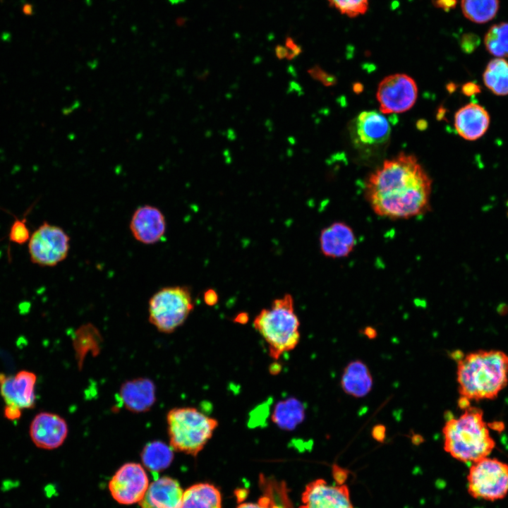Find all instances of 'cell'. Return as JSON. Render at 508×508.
<instances>
[{
  "instance_id": "obj_3",
  "label": "cell",
  "mask_w": 508,
  "mask_h": 508,
  "mask_svg": "<svg viewBox=\"0 0 508 508\" xmlns=\"http://www.w3.org/2000/svg\"><path fill=\"white\" fill-rule=\"evenodd\" d=\"M444 449L454 459L473 463L488 456L495 447L483 411L468 406L459 418L447 419L443 430Z\"/></svg>"
},
{
  "instance_id": "obj_24",
  "label": "cell",
  "mask_w": 508,
  "mask_h": 508,
  "mask_svg": "<svg viewBox=\"0 0 508 508\" xmlns=\"http://www.w3.org/2000/svg\"><path fill=\"white\" fill-rule=\"evenodd\" d=\"M485 86L495 95H508V61L495 58L486 66L483 74Z\"/></svg>"
},
{
  "instance_id": "obj_7",
  "label": "cell",
  "mask_w": 508,
  "mask_h": 508,
  "mask_svg": "<svg viewBox=\"0 0 508 508\" xmlns=\"http://www.w3.org/2000/svg\"><path fill=\"white\" fill-rule=\"evenodd\" d=\"M468 492L473 498L502 500L508 493V464L484 457L471 464L467 476Z\"/></svg>"
},
{
  "instance_id": "obj_6",
  "label": "cell",
  "mask_w": 508,
  "mask_h": 508,
  "mask_svg": "<svg viewBox=\"0 0 508 508\" xmlns=\"http://www.w3.org/2000/svg\"><path fill=\"white\" fill-rule=\"evenodd\" d=\"M193 308V298L188 287H163L149 300L148 319L158 331L169 334L185 322Z\"/></svg>"
},
{
  "instance_id": "obj_13",
  "label": "cell",
  "mask_w": 508,
  "mask_h": 508,
  "mask_svg": "<svg viewBox=\"0 0 508 508\" xmlns=\"http://www.w3.org/2000/svg\"><path fill=\"white\" fill-rule=\"evenodd\" d=\"M298 508H354L348 487L332 485L324 479L314 480L308 483L301 495Z\"/></svg>"
},
{
  "instance_id": "obj_32",
  "label": "cell",
  "mask_w": 508,
  "mask_h": 508,
  "mask_svg": "<svg viewBox=\"0 0 508 508\" xmlns=\"http://www.w3.org/2000/svg\"><path fill=\"white\" fill-rule=\"evenodd\" d=\"M349 471L334 464L332 466V476L337 485H343L348 478Z\"/></svg>"
},
{
  "instance_id": "obj_19",
  "label": "cell",
  "mask_w": 508,
  "mask_h": 508,
  "mask_svg": "<svg viewBox=\"0 0 508 508\" xmlns=\"http://www.w3.org/2000/svg\"><path fill=\"white\" fill-rule=\"evenodd\" d=\"M183 491L174 478L164 476L149 485L141 508H181Z\"/></svg>"
},
{
  "instance_id": "obj_31",
  "label": "cell",
  "mask_w": 508,
  "mask_h": 508,
  "mask_svg": "<svg viewBox=\"0 0 508 508\" xmlns=\"http://www.w3.org/2000/svg\"><path fill=\"white\" fill-rule=\"evenodd\" d=\"M309 73L313 78L321 81L325 85H332L336 82V78L332 75L326 73L318 66L311 68Z\"/></svg>"
},
{
  "instance_id": "obj_11",
  "label": "cell",
  "mask_w": 508,
  "mask_h": 508,
  "mask_svg": "<svg viewBox=\"0 0 508 508\" xmlns=\"http://www.w3.org/2000/svg\"><path fill=\"white\" fill-rule=\"evenodd\" d=\"M391 126L382 113L365 111L358 114L350 125V135L356 147L375 150L389 140Z\"/></svg>"
},
{
  "instance_id": "obj_25",
  "label": "cell",
  "mask_w": 508,
  "mask_h": 508,
  "mask_svg": "<svg viewBox=\"0 0 508 508\" xmlns=\"http://www.w3.org/2000/svg\"><path fill=\"white\" fill-rule=\"evenodd\" d=\"M499 6V0H461L464 16L471 22L479 24L492 20Z\"/></svg>"
},
{
  "instance_id": "obj_18",
  "label": "cell",
  "mask_w": 508,
  "mask_h": 508,
  "mask_svg": "<svg viewBox=\"0 0 508 508\" xmlns=\"http://www.w3.org/2000/svg\"><path fill=\"white\" fill-rule=\"evenodd\" d=\"M490 117L488 111L476 103L461 107L454 114V125L459 135L466 140H476L488 131Z\"/></svg>"
},
{
  "instance_id": "obj_16",
  "label": "cell",
  "mask_w": 508,
  "mask_h": 508,
  "mask_svg": "<svg viewBox=\"0 0 508 508\" xmlns=\"http://www.w3.org/2000/svg\"><path fill=\"white\" fill-rule=\"evenodd\" d=\"M322 253L330 258H343L354 250L356 238L353 229L346 222H335L324 228L319 238Z\"/></svg>"
},
{
  "instance_id": "obj_39",
  "label": "cell",
  "mask_w": 508,
  "mask_h": 508,
  "mask_svg": "<svg viewBox=\"0 0 508 508\" xmlns=\"http://www.w3.org/2000/svg\"><path fill=\"white\" fill-rule=\"evenodd\" d=\"M275 54L278 59H283L288 57L289 50L286 47L277 45L275 47Z\"/></svg>"
},
{
  "instance_id": "obj_23",
  "label": "cell",
  "mask_w": 508,
  "mask_h": 508,
  "mask_svg": "<svg viewBox=\"0 0 508 508\" xmlns=\"http://www.w3.org/2000/svg\"><path fill=\"white\" fill-rule=\"evenodd\" d=\"M260 481L264 493L258 502H243L236 508H291L285 485L265 479Z\"/></svg>"
},
{
  "instance_id": "obj_36",
  "label": "cell",
  "mask_w": 508,
  "mask_h": 508,
  "mask_svg": "<svg viewBox=\"0 0 508 508\" xmlns=\"http://www.w3.org/2000/svg\"><path fill=\"white\" fill-rule=\"evenodd\" d=\"M372 436L377 442H384L386 437V428L382 424L375 425L372 429Z\"/></svg>"
},
{
  "instance_id": "obj_43",
  "label": "cell",
  "mask_w": 508,
  "mask_h": 508,
  "mask_svg": "<svg viewBox=\"0 0 508 508\" xmlns=\"http://www.w3.org/2000/svg\"><path fill=\"white\" fill-rule=\"evenodd\" d=\"M411 440H412L413 444H414L416 445H418L423 442V437L420 435L414 434L411 437Z\"/></svg>"
},
{
  "instance_id": "obj_30",
  "label": "cell",
  "mask_w": 508,
  "mask_h": 508,
  "mask_svg": "<svg viewBox=\"0 0 508 508\" xmlns=\"http://www.w3.org/2000/svg\"><path fill=\"white\" fill-rule=\"evenodd\" d=\"M480 44V38L473 33H466L461 37L460 45L464 52L472 53Z\"/></svg>"
},
{
  "instance_id": "obj_40",
  "label": "cell",
  "mask_w": 508,
  "mask_h": 508,
  "mask_svg": "<svg viewBox=\"0 0 508 508\" xmlns=\"http://www.w3.org/2000/svg\"><path fill=\"white\" fill-rule=\"evenodd\" d=\"M363 334L369 339H375L377 335V331L373 327H366L363 329Z\"/></svg>"
},
{
  "instance_id": "obj_42",
  "label": "cell",
  "mask_w": 508,
  "mask_h": 508,
  "mask_svg": "<svg viewBox=\"0 0 508 508\" xmlns=\"http://www.w3.org/2000/svg\"><path fill=\"white\" fill-rule=\"evenodd\" d=\"M291 91H293V92L294 91V92H298V93H299L300 92L302 91V88H301V87L299 85L298 83H297L295 82V81H291V82L289 83V89H288V92H290Z\"/></svg>"
},
{
  "instance_id": "obj_2",
  "label": "cell",
  "mask_w": 508,
  "mask_h": 508,
  "mask_svg": "<svg viewBox=\"0 0 508 508\" xmlns=\"http://www.w3.org/2000/svg\"><path fill=\"white\" fill-rule=\"evenodd\" d=\"M461 397L468 400L494 399L508 383V355L500 350H478L457 361Z\"/></svg>"
},
{
  "instance_id": "obj_17",
  "label": "cell",
  "mask_w": 508,
  "mask_h": 508,
  "mask_svg": "<svg viewBox=\"0 0 508 508\" xmlns=\"http://www.w3.org/2000/svg\"><path fill=\"white\" fill-rule=\"evenodd\" d=\"M156 388L149 378L138 377L128 380L121 386L119 397L123 406L131 412L149 411L156 401Z\"/></svg>"
},
{
  "instance_id": "obj_29",
  "label": "cell",
  "mask_w": 508,
  "mask_h": 508,
  "mask_svg": "<svg viewBox=\"0 0 508 508\" xmlns=\"http://www.w3.org/2000/svg\"><path fill=\"white\" fill-rule=\"evenodd\" d=\"M31 208L32 207L28 210L23 218L20 219L15 217V220L12 223L8 232V240L11 243L23 245L28 242L31 233L26 223V216L31 210Z\"/></svg>"
},
{
  "instance_id": "obj_4",
  "label": "cell",
  "mask_w": 508,
  "mask_h": 508,
  "mask_svg": "<svg viewBox=\"0 0 508 508\" xmlns=\"http://www.w3.org/2000/svg\"><path fill=\"white\" fill-rule=\"evenodd\" d=\"M253 326L267 343L273 359L294 349L300 340V322L291 295L285 294L262 309L254 319Z\"/></svg>"
},
{
  "instance_id": "obj_14",
  "label": "cell",
  "mask_w": 508,
  "mask_h": 508,
  "mask_svg": "<svg viewBox=\"0 0 508 508\" xmlns=\"http://www.w3.org/2000/svg\"><path fill=\"white\" fill-rule=\"evenodd\" d=\"M68 433L66 421L61 416L47 411L38 413L32 418L29 435L38 448L52 450L61 446Z\"/></svg>"
},
{
  "instance_id": "obj_28",
  "label": "cell",
  "mask_w": 508,
  "mask_h": 508,
  "mask_svg": "<svg viewBox=\"0 0 508 508\" xmlns=\"http://www.w3.org/2000/svg\"><path fill=\"white\" fill-rule=\"evenodd\" d=\"M329 5L349 18L363 15L368 9L369 0H327Z\"/></svg>"
},
{
  "instance_id": "obj_12",
  "label": "cell",
  "mask_w": 508,
  "mask_h": 508,
  "mask_svg": "<svg viewBox=\"0 0 508 508\" xmlns=\"http://www.w3.org/2000/svg\"><path fill=\"white\" fill-rule=\"evenodd\" d=\"M35 373L22 370L13 375L0 373V394L6 406L32 409L36 402Z\"/></svg>"
},
{
  "instance_id": "obj_35",
  "label": "cell",
  "mask_w": 508,
  "mask_h": 508,
  "mask_svg": "<svg viewBox=\"0 0 508 508\" xmlns=\"http://www.w3.org/2000/svg\"><path fill=\"white\" fill-rule=\"evenodd\" d=\"M4 417L11 421H15L20 418L22 410L14 406H6L4 409Z\"/></svg>"
},
{
  "instance_id": "obj_37",
  "label": "cell",
  "mask_w": 508,
  "mask_h": 508,
  "mask_svg": "<svg viewBox=\"0 0 508 508\" xmlns=\"http://www.w3.org/2000/svg\"><path fill=\"white\" fill-rule=\"evenodd\" d=\"M459 0H435V7L449 11L456 7Z\"/></svg>"
},
{
  "instance_id": "obj_27",
  "label": "cell",
  "mask_w": 508,
  "mask_h": 508,
  "mask_svg": "<svg viewBox=\"0 0 508 508\" xmlns=\"http://www.w3.org/2000/svg\"><path fill=\"white\" fill-rule=\"evenodd\" d=\"M289 416H291L297 421H300L303 417V408L296 401H287L278 405L274 411V419L282 427L289 428L294 426Z\"/></svg>"
},
{
  "instance_id": "obj_8",
  "label": "cell",
  "mask_w": 508,
  "mask_h": 508,
  "mask_svg": "<svg viewBox=\"0 0 508 508\" xmlns=\"http://www.w3.org/2000/svg\"><path fill=\"white\" fill-rule=\"evenodd\" d=\"M30 261L41 267H54L67 257L70 237L60 226L44 222L28 242Z\"/></svg>"
},
{
  "instance_id": "obj_26",
  "label": "cell",
  "mask_w": 508,
  "mask_h": 508,
  "mask_svg": "<svg viewBox=\"0 0 508 508\" xmlns=\"http://www.w3.org/2000/svg\"><path fill=\"white\" fill-rule=\"evenodd\" d=\"M487 51L497 58L508 57V23L492 25L484 37Z\"/></svg>"
},
{
  "instance_id": "obj_5",
  "label": "cell",
  "mask_w": 508,
  "mask_h": 508,
  "mask_svg": "<svg viewBox=\"0 0 508 508\" xmlns=\"http://www.w3.org/2000/svg\"><path fill=\"white\" fill-rule=\"evenodd\" d=\"M170 446L196 456L211 439L218 421L194 407H177L167 415Z\"/></svg>"
},
{
  "instance_id": "obj_1",
  "label": "cell",
  "mask_w": 508,
  "mask_h": 508,
  "mask_svg": "<svg viewBox=\"0 0 508 508\" xmlns=\"http://www.w3.org/2000/svg\"><path fill=\"white\" fill-rule=\"evenodd\" d=\"M432 180L412 155L385 160L368 177L365 196L373 211L391 219H407L430 208Z\"/></svg>"
},
{
  "instance_id": "obj_9",
  "label": "cell",
  "mask_w": 508,
  "mask_h": 508,
  "mask_svg": "<svg viewBox=\"0 0 508 508\" xmlns=\"http://www.w3.org/2000/svg\"><path fill=\"white\" fill-rule=\"evenodd\" d=\"M418 97L415 80L404 73H394L379 83L376 97L381 113L398 114L410 109Z\"/></svg>"
},
{
  "instance_id": "obj_22",
  "label": "cell",
  "mask_w": 508,
  "mask_h": 508,
  "mask_svg": "<svg viewBox=\"0 0 508 508\" xmlns=\"http://www.w3.org/2000/svg\"><path fill=\"white\" fill-rule=\"evenodd\" d=\"M173 449L160 440L148 442L142 449L140 457L143 466L156 473L167 468L174 459Z\"/></svg>"
},
{
  "instance_id": "obj_41",
  "label": "cell",
  "mask_w": 508,
  "mask_h": 508,
  "mask_svg": "<svg viewBox=\"0 0 508 508\" xmlns=\"http://www.w3.org/2000/svg\"><path fill=\"white\" fill-rule=\"evenodd\" d=\"M469 401L470 400H468L467 398L461 396L458 401L459 407L464 410L466 409V408L470 406Z\"/></svg>"
},
{
  "instance_id": "obj_38",
  "label": "cell",
  "mask_w": 508,
  "mask_h": 508,
  "mask_svg": "<svg viewBox=\"0 0 508 508\" xmlns=\"http://www.w3.org/2000/svg\"><path fill=\"white\" fill-rule=\"evenodd\" d=\"M204 300L207 305L213 306L217 302L218 296L213 289H208L204 294Z\"/></svg>"
},
{
  "instance_id": "obj_21",
  "label": "cell",
  "mask_w": 508,
  "mask_h": 508,
  "mask_svg": "<svg viewBox=\"0 0 508 508\" xmlns=\"http://www.w3.org/2000/svg\"><path fill=\"white\" fill-rule=\"evenodd\" d=\"M181 508H222L219 489L209 483H199L183 491Z\"/></svg>"
},
{
  "instance_id": "obj_33",
  "label": "cell",
  "mask_w": 508,
  "mask_h": 508,
  "mask_svg": "<svg viewBox=\"0 0 508 508\" xmlns=\"http://www.w3.org/2000/svg\"><path fill=\"white\" fill-rule=\"evenodd\" d=\"M286 47L289 50V55L287 57L289 59H294L298 56L302 51L301 47L296 44L291 37L286 38Z\"/></svg>"
},
{
  "instance_id": "obj_34",
  "label": "cell",
  "mask_w": 508,
  "mask_h": 508,
  "mask_svg": "<svg viewBox=\"0 0 508 508\" xmlns=\"http://www.w3.org/2000/svg\"><path fill=\"white\" fill-rule=\"evenodd\" d=\"M461 90L466 96H473L481 92V87L474 82H468L463 85Z\"/></svg>"
},
{
  "instance_id": "obj_10",
  "label": "cell",
  "mask_w": 508,
  "mask_h": 508,
  "mask_svg": "<svg viewBox=\"0 0 508 508\" xmlns=\"http://www.w3.org/2000/svg\"><path fill=\"white\" fill-rule=\"evenodd\" d=\"M148 486V477L143 466L135 462H128L119 467L108 485L114 500L126 505L139 503Z\"/></svg>"
},
{
  "instance_id": "obj_20",
  "label": "cell",
  "mask_w": 508,
  "mask_h": 508,
  "mask_svg": "<svg viewBox=\"0 0 508 508\" xmlns=\"http://www.w3.org/2000/svg\"><path fill=\"white\" fill-rule=\"evenodd\" d=\"M344 391L355 397L367 395L373 387V378L366 365L361 361H353L345 368L341 379Z\"/></svg>"
},
{
  "instance_id": "obj_15",
  "label": "cell",
  "mask_w": 508,
  "mask_h": 508,
  "mask_svg": "<svg viewBox=\"0 0 508 508\" xmlns=\"http://www.w3.org/2000/svg\"><path fill=\"white\" fill-rule=\"evenodd\" d=\"M129 227L138 241L150 245L157 243L163 238L167 224L164 215L159 208L145 205L135 210Z\"/></svg>"
}]
</instances>
